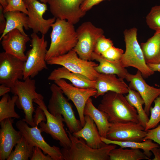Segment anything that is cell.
<instances>
[{
	"label": "cell",
	"instance_id": "4",
	"mask_svg": "<svg viewBox=\"0 0 160 160\" xmlns=\"http://www.w3.org/2000/svg\"><path fill=\"white\" fill-rule=\"evenodd\" d=\"M137 31L136 28H133L124 31L126 49L120 61L124 67L136 68L141 73L143 78H147L154 72L149 68L145 61L137 40Z\"/></svg>",
	"mask_w": 160,
	"mask_h": 160
},
{
	"label": "cell",
	"instance_id": "6",
	"mask_svg": "<svg viewBox=\"0 0 160 160\" xmlns=\"http://www.w3.org/2000/svg\"><path fill=\"white\" fill-rule=\"evenodd\" d=\"M50 89L52 94L47 106L49 112L54 116L61 115L71 133L80 130L83 127L81 121L76 118L71 104L64 97L61 89L54 83L51 84Z\"/></svg>",
	"mask_w": 160,
	"mask_h": 160
},
{
	"label": "cell",
	"instance_id": "13",
	"mask_svg": "<svg viewBox=\"0 0 160 160\" xmlns=\"http://www.w3.org/2000/svg\"><path fill=\"white\" fill-rule=\"evenodd\" d=\"M106 138L112 140L142 142L147 131L140 123L132 121L111 123Z\"/></svg>",
	"mask_w": 160,
	"mask_h": 160
},
{
	"label": "cell",
	"instance_id": "29",
	"mask_svg": "<svg viewBox=\"0 0 160 160\" xmlns=\"http://www.w3.org/2000/svg\"><path fill=\"white\" fill-rule=\"evenodd\" d=\"M109 156L110 160H151L139 149L131 148H115L110 151Z\"/></svg>",
	"mask_w": 160,
	"mask_h": 160
},
{
	"label": "cell",
	"instance_id": "44",
	"mask_svg": "<svg viewBox=\"0 0 160 160\" xmlns=\"http://www.w3.org/2000/svg\"><path fill=\"white\" fill-rule=\"evenodd\" d=\"M149 68L153 72H160V63L157 64H147Z\"/></svg>",
	"mask_w": 160,
	"mask_h": 160
},
{
	"label": "cell",
	"instance_id": "10",
	"mask_svg": "<svg viewBox=\"0 0 160 160\" xmlns=\"http://www.w3.org/2000/svg\"><path fill=\"white\" fill-rule=\"evenodd\" d=\"M33 101L43 110L46 115V123L43 121L39 124L41 132L49 134L54 139L59 141L62 147L69 148L71 141L64 128V119L62 116L60 114L54 116L51 113L43 100L35 99Z\"/></svg>",
	"mask_w": 160,
	"mask_h": 160
},
{
	"label": "cell",
	"instance_id": "15",
	"mask_svg": "<svg viewBox=\"0 0 160 160\" xmlns=\"http://www.w3.org/2000/svg\"><path fill=\"white\" fill-rule=\"evenodd\" d=\"M85 0H47V1L54 17L65 20L74 24L78 23L86 14L80 8Z\"/></svg>",
	"mask_w": 160,
	"mask_h": 160
},
{
	"label": "cell",
	"instance_id": "12",
	"mask_svg": "<svg viewBox=\"0 0 160 160\" xmlns=\"http://www.w3.org/2000/svg\"><path fill=\"white\" fill-rule=\"evenodd\" d=\"M25 62L5 52L0 53V84L12 88L17 81L23 79Z\"/></svg>",
	"mask_w": 160,
	"mask_h": 160
},
{
	"label": "cell",
	"instance_id": "47",
	"mask_svg": "<svg viewBox=\"0 0 160 160\" xmlns=\"http://www.w3.org/2000/svg\"></svg>",
	"mask_w": 160,
	"mask_h": 160
},
{
	"label": "cell",
	"instance_id": "17",
	"mask_svg": "<svg viewBox=\"0 0 160 160\" xmlns=\"http://www.w3.org/2000/svg\"><path fill=\"white\" fill-rule=\"evenodd\" d=\"M141 73L137 70L135 74L129 73L125 79L129 82V87L137 92L144 102V109L148 116L154 100L160 95V88L148 84L143 79Z\"/></svg>",
	"mask_w": 160,
	"mask_h": 160
},
{
	"label": "cell",
	"instance_id": "28",
	"mask_svg": "<svg viewBox=\"0 0 160 160\" xmlns=\"http://www.w3.org/2000/svg\"><path fill=\"white\" fill-rule=\"evenodd\" d=\"M125 97L129 104L136 109L139 123L145 129L149 118L143 108L144 102L141 95L137 92L129 87L128 93Z\"/></svg>",
	"mask_w": 160,
	"mask_h": 160
},
{
	"label": "cell",
	"instance_id": "25",
	"mask_svg": "<svg viewBox=\"0 0 160 160\" xmlns=\"http://www.w3.org/2000/svg\"><path fill=\"white\" fill-rule=\"evenodd\" d=\"M4 13L6 20V25L0 37V41L7 33L15 29L18 30L24 35H28L23 28H24L26 30L29 28L28 17L26 14L18 11H7Z\"/></svg>",
	"mask_w": 160,
	"mask_h": 160
},
{
	"label": "cell",
	"instance_id": "30",
	"mask_svg": "<svg viewBox=\"0 0 160 160\" xmlns=\"http://www.w3.org/2000/svg\"><path fill=\"white\" fill-rule=\"evenodd\" d=\"M17 98V95L11 97L8 93L2 96L0 101V121L8 118H20L15 109Z\"/></svg>",
	"mask_w": 160,
	"mask_h": 160
},
{
	"label": "cell",
	"instance_id": "45",
	"mask_svg": "<svg viewBox=\"0 0 160 160\" xmlns=\"http://www.w3.org/2000/svg\"><path fill=\"white\" fill-rule=\"evenodd\" d=\"M36 0H39L41 2L44 3L46 4L47 3V0H23V1L26 7H27V6L30 3Z\"/></svg>",
	"mask_w": 160,
	"mask_h": 160
},
{
	"label": "cell",
	"instance_id": "22",
	"mask_svg": "<svg viewBox=\"0 0 160 160\" xmlns=\"http://www.w3.org/2000/svg\"><path fill=\"white\" fill-rule=\"evenodd\" d=\"M85 123L79 130L72 133L78 138L84 139L86 144L90 147L98 149L106 144L102 141L97 128L93 119L89 116H84Z\"/></svg>",
	"mask_w": 160,
	"mask_h": 160
},
{
	"label": "cell",
	"instance_id": "19",
	"mask_svg": "<svg viewBox=\"0 0 160 160\" xmlns=\"http://www.w3.org/2000/svg\"><path fill=\"white\" fill-rule=\"evenodd\" d=\"M30 40L28 35H24L18 30L15 29L5 35L1 40V43L5 52L25 61L27 58L25 54L26 44Z\"/></svg>",
	"mask_w": 160,
	"mask_h": 160
},
{
	"label": "cell",
	"instance_id": "40",
	"mask_svg": "<svg viewBox=\"0 0 160 160\" xmlns=\"http://www.w3.org/2000/svg\"><path fill=\"white\" fill-rule=\"evenodd\" d=\"M105 0H85L81 4L80 8L83 12H86L94 6Z\"/></svg>",
	"mask_w": 160,
	"mask_h": 160
},
{
	"label": "cell",
	"instance_id": "27",
	"mask_svg": "<svg viewBox=\"0 0 160 160\" xmlns=\"http://www.w3.org/2000/svg\"><path fill=\"white\" fill-rule=\"evenodd\" d=\"M102 141L106 144H113L117 145L122 148H130L133 149H141L148 158L152 155L151 151L154 148H159V145L153 143L152 140H146L143 142L133 141H119L110 140L106 138L101 137Z\"/></svg>",
	"mask_w": 160,
	"mask_h": 160
},
{
	"label": "cell",
	"instance_id": "36",
	"mask_svg": "<svg viewBox=\"0 0 160 160\" xmlns=\"http://www.w3.org/2000/svg\"><path fill=\"white\" fill-rule=\"evenodd\" d=\"M7 4L4 10V13L9 11H18L27 15L28 12L23 0H6Z\"/></svg>",
	"mask_w": 160,
	"mask_h": 160
},
{
	"label": "cell",
	"instance_id": "5",
	"mask_svg": "<svg viewBox=\"0 0 160 160\" xmlns=\"http://www.w3.org/2000/svg\"><path fill=\"white\" fill-rule=\"evenodd\" d=\"M36 89V81L30 77L23 81L17 80L11 88V92L18 96L16 104L19 108L23 111L25 113V118L22 120L32 127L35 126L33 116L35 111L33 100L35 99L43 100L44 98Z\"/></svg>",
	"mask_w": 160,
	"mask_h": 160
},
{
	"label": "cell",
	"instance_id": "26",
	"mask_svg": "<svg viewBox=\"0 0 160 160\" xmlns=\"http://www.w3.org/2000/svg\"><path fill=\"white\" fill-rule=\"evenodd\" d=\"M140 46L147 64L160 63V30L156 31L154 35Z\"/></svg>",
	"mask_w": 160,
	"mask_h": 160
},
{
	"label": "cell",
	"instance_id": "33",
	"mask_svg": "<svg viewBox=\"0 0 160 160\" xmlns=\"http://www.w3.org/2000/svg\"><path fill=\"white\" fill-rule=\"evenodd\" d=\"M147 25L151 29L160 30V5L153 7L146 17Z\"/></svg>",
	"mask_w": 160,
	"mask_h": 160
},
{
	"label": "cell",
	"instance_id": "16",
	"mask_svg": "<svg viewBox=\"0 0 160 160\" xmlns=\"http://www.w3.org/2000/svg\"><path fill=\"white\" fill-rule=\"evenodd\" d=\"M26 8L28 12L29 28L31 29L34 33L40 32L42 35L46 34L56 20L54 17L47 19L43 18V15L47 10L46 3L35 1L28 4Z\"/></svg>",
	"mask_w": 160,
	"mask_h": 160
},
{
	"label": "cell",
	"instance_id": "21",
	"mask_svg": "<svg viewBox=\"0 0 160 160\" xmlns=\"http://www.w3.org/2000/svg\"><path fill=\"white\" fill-rule=\"evenodd\" d=\"M61 79L68 80L78 87L95 88L96 80H91L83 75L71 72L63 66L54 69L48 77V80L54 81Z\"/></svg>",
	"mask_w": 160,
	"mask_h": 160
},
{
	"label": "cell",
	"instance_id": "37",
	"mask_svg": "<svg viewBox=\"0 0 160 160\" xmlns=\"http://www.w3.org/2000/svg\"><path fill=\"white\" fill-rule=\"evenodd\" d=\"M153 140L160 146V125L147 131L144 140Z\"/></svg>",
	"mask_w": 160,
	"mask_h": 160
},
{
	"label": "cell",
	"instance_id": "3",
	"mask_svg": "<svg viewBox=\"0 0 160 160\" xmlns=\"http://www.w3.org/2000/svg\"><path fill=\"white\" fill-rule=\"evenodd\" d=\"M71 141L69 148H62L61 151L64 160H110V151L116 148V145L106 144L98 149L88 146L81 138L75 137L69 131H67Z\"/></svg>",
	"mask_w": 160,
	"mask_h": 160
},
{
	"label": "cell",
	"instance_id": "7",
	"mask_svg": "<svg viewBox=\"0 0 160 160\" xmlns=\"http://www.w3.org/2000/svg\"><path fill=\"white\" fill-rule=\"evenodd\" d=\"M31 48L27 52L25 62L23 80L28 77L33 78L44 69L47 68L45 57L47 51V42L44 35L39 37L33 32L31 35Z\"/></svg>",
	"mask_w": 160,
	"mask_h": 160
},
{
	"label": "cell",
	"instance_id": "23",
	"mask_svg": "<svg viewBox=\"0 0 160 160\" xmlns=\"http://www.w3.org/2000/svg\"><path fill=\"white\" fill-rule=\"evenodd\" d=\"M92 60H95L99 63V64L95 68L99 73L115 74L123 79H126L129 73L127 70L122 66L120 60L110 61L94 52L92 54Z\"/></svg>",
	"mask_w": 160,
	"mask_h": 160
},
{
	"label": "cell",
	"instance_id": "39",
	"mask_svg": "<svg viewBox=\"0 0 160 160\" xmlns=\"http://www.w3.org/2000/svg\"><path fill=\"white\" fill-rule=\"evenodd\" d=\"M34 111L35 114L33 116V121L35 126H38L43 121L47 120L45 114L43 110L38 106Z\"/></svg>",
	"mask_w": 160,
	"mask_h": 160
},
{
	"label": "cell",
	"instance_id": "34",
	"mask_svg": "<svg viewBox=\"0 0 160 160\" xmlns=\"http://www.w3.org/2000/svg\"><path fill=\"white\" fill-rule=\"evenodd\" d=\"M113 45L112 41L109 39L106 38L103 35L97 39L94 52L101 55Z\"/></svg>",
	"mask_w": 160,
	"mask_h": 160
},
{
	"label": "cell",
	"instance_id": "9",
	"mask_svg": "<svg viewBox=\"0 0 160 160\" xmlns=\"http://www.w3.org/2000/svg\"><path fill=\"white\" fill-rule=\"evenodd\" d=\"M76 31L78 41L73 49L81 58L91 60L97 41L103 35V30L87 21L82 23Z\"/></svg>",
	"mask_w": 160,
	"mask_h": 160
},
{
	"label": "cell",
	"instance_id": "46",
	"mask_svg": "<svg viewBox=\"0 0 160 160\" xmlns=\"http://www.w3.org/2000/svg\"><path fill=\"white\" fill-rule=\"evenodd\" d=\"M0 3L3 7L4 10L6 8L7 4L6 0H0Z\"/></svg>",
	"mask_w": 160,
	"mask_h": 160
},
{
	"label": "cell",
	"instance_id": "8",
	"mask_svg": "<svg viewBox=\"0 0 160 160\" xmlns=\"http://www.w3.org/2000/svg\"><path fill=\"white\" fill-rule=\"evenodd\" d=\"M47 63L62 66L71 72L83 75L92 80H96L100 73L95 68L98 64L91 60L81 58L73 49L64 55L50 59L47 61Z\"/></svg>",
	"mask_w": 160,
	"mask_h": 160
},
{
	"label": "cell",
	"instance_id": "18",
	"mask_svg": "<svg viewBox=\"0 0 160 160\" xmlns=\"http://www.w3.org/2000/svg\"><path fill=\"white\" fill-rule=\"evenodd\" d=\"M14 119L8 118L0 121V160L7 159L12 148L20 141L23 135L14 128Z\"/></svg>",
	"mask_w": 160,
	"mask_h": 160
},
{
	"label": "cell",
	"instance_id": "35",
	"mask_svg": "<svg viewBox=\"0 0 160 160\" xmlns=\"http://www.w3.org/2000/svg\"><path fill=\"white\" fill-rule=\"evenodd\" d=\"M124 53L123 49L113 46L103 53L101 55L108 60L117 61L120 60Z\"/></svg>",
	"mask_w": 160,
	"mask_h": 160
},
{
	"label": "cell",
	"instance_id": "32",
	"mask_svg": "<svg viewBox=\"0 0 160 160\" xmlns=\"http://www.w3.org/2000/svg\"><path fill=\"white\" fill-rule=\"evenodd\" d=\"M154 105L150 109L151 115L145 129L147 131L157 127L160 122V95L154 101Z\"/></svg>",
	"mask_w": 160,
	"mask_h": 160
},
{
	"label": "cell",
	"instance_id": "41",
	"mask_svg": "<svg viewBox=\"0 0 160 160\" xmlns=\"http://www.w3.org/2000/svg\"><path fill=\"white\" fill-rule=\"evenodd\" d=\"M4 9L2 6L0 5V33H3L6 26V20L4 15Z\"/></svg>",
	"mask_w": 160,
	"mask_h": 160
},
{
	"label": "cell",
	"instance_id": "24",
	"mask_svg": "<svg viewBox=\"0 0 160 160\" xmlns=\"http://www.w3.org/2000/svg\"><path fill=\"white\" fill-rule=\"evenodd\" d=\"M84 113V116H88L93 119L100 136L106 138L107 132L111 123L109 121V117L107 114L96 108L93 105L91 98L86 103Z\"/></svg>",
	"mask_w": 160,
	"mask_h": 160
},
{
	"label": "cell",
	"instance_id": "20",
	"mask_svg": "<svg viewBox=\"0 0 160 160\" xmlns=\"http://www.w3.org/2000/svg\"><path fill=\"white\" fill-rule=\"evenodd\" d=\"M95 89L97 93L95 98L110 91L122 94H127L129 87L124 79L117 78L113 74L99 73L96 80Z\"/></svg>",
	"mask_w": 160,
	"mask_h": 160
},
{
	"label": "cell",
	"instance_id": "14",
	"mask_svg": "<svg viewBox=\"0 0 160 160\" xmlns=\"http://www.w3.org/2000/svg\"><path fill=\"white\" fill-rule=\"evenodd\" d=\"M15 125L23 136L31 146L39 148L44 154L50 155L53 160H64L61 149L55 145L51 146L45 141L38 126L29 127L28 124L23 120L17 121Z\"/></svg>",
	"mask_w": 160,
	"mask_h": 160
},
{
	"label": "cell",
	"instance_id": "31",
	"mask_svg": "<svg viewBox=\"0 0 160 160\" xmlns=\"http://www.w3.org/2000/svg\"><path fill=\"white\" fill-rule=\"evenodd\" d=\"M33 147L30 145L23 136L20 141L15 146L7 160H28L31 157Z\"/></svg>",
	"mask_w": 160,
	"mask_h": 160
},
{
	"label": "cell",
	"instance_id": "38",
	"mask_svg": "<svg viewBox=\"0 0 160 160\" xmlns=\"http://www.w3.org/2000/svg\"><path fill=\"white\" fill-rule=\"evenodd\" d=\"M41 150L39 148L35 146L33 148V152L31 160H53L49 155H47L43 153Z\"/></svg>",
	"mask_w": 160,
	"mask_h": 160
},
{
	"label": "cell",
	"instance_id": "2",
	"mask_svg": "<svg viewBox=\"0 0 160 160\" xmlns=\"http://www.w3.org/2000/svg\"><path fill=\"white\" fill-rule=\"evenodd\" d=\"M103 96L98 108L107 114L110 122L139 123L136 109L123 94L110 91Z\"/></svg>",
	"mask_w": 160,
	"mask_h": 160
},
{
	"label": "cell",
	"instance_id": "11",
	"mask_svg": "<svg viewBox=\"0 0 160 160\" xmlns=\"http://www.w3.org/2000/svg\"><path fill=\"white\" fill-rule=\"evenodd\" d=\"M54 82L60 88L68 99L73 103L83 127L85 123L84 113L85 106L88 100L91 97H94L96 95V89L94 88L78 87L68 83L63 79L54 81Z\"/></svg>",
	"mask_w": 160,
	"mask_h": 160
},
{
	"label": "cell",
	"instance_id": "1",
	"mask_svg": "<svg viewBox=\"0 0 160 160\" xmlns=\"http://www.w3.org/2000/svg\"><path fill=\"white\" fill-rule=\"evenodd\" d=\"M73 25L65 20L56 18L51 26V43L46 53V61L67 53L75 47L78 39Z\"/></svg>",
	"mask_w": 160,
	"mask_h": 160
},
{
	"label": "cell",
	"instance_id": "43",
	"mask_svg": "<svg viewBox=\"0 0 160 160\" xmlns=\"http://www.w3.org/2000/svg\"><path fill=\"white\" fill-rule=\"evenodd\" d=\"M154 155V158L153 160H160V148H154L151 151Z\"/></svg>",
	"mask_w": 160,
	"mask_h": 160
},
{
	"label": "cell",
	"instance_id": "42",
	"mask_svg": "<svg viewBox=\"0 0 160 160\" xmlns=\"http://www.w3.org/2000/svg\"><path fill=\"white\" fill-rule=\"evenodd\" d=\"M11 92V88L7 86L4 84L0 85V96L8 93Z\"/></svg>",
	"mask_w": 160,
	"mask_h": 160
}]
</instances>
